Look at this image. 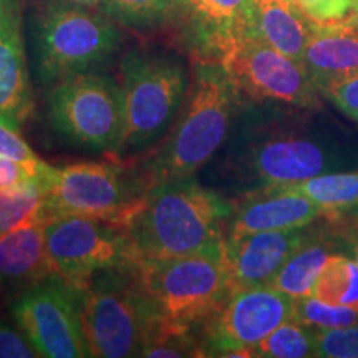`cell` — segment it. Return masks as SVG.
<instances>
[{"mask_svg":"<svg viewBox=\"0 0 358 358\" xmlns=\"http://www.w3.org/2000/svg\"><path fill=\"white\" fill-rule=\"evenodd\" d=\"M82 324L90 357H141L161 329L138 279V262L110 268L82 289Z\"/></svg>","mask_w":358,"mask_h":358,"instance_id":"5b68a950","label":"cell"},{"mask_svg":"<svg viewBox=\"0 0 358 358\" xmlns=\"http://www.w3.org/2000/svg\"><path fill=\"white\" fill-rule=\"evenodd\" d=\"M239 95L222 66L199 62L181 118L140 176L146 191L159 182L191 178L217 153Z\"/></svg>","mask_w":358,"mask_h":358,"instance_id":"3957f363","label":"cell"},{"mask_svg":"<svg viewBox=\"0 0 358 358\" xmlns=\"http://www.w3.org/2000/svg\"><path fill=\"white\" fill-rule=\"evenodd\" d=\"M43 191V216H90L118 226L127 224L140 204L146 187L141 179H129L115 163H73L64 168L48 164L38 179Z\"/></svg>","mask_w":358,"mask_h":358,"instance_id":"52a82bcc","label":"cell"},{"mask_svg":"<svg viewBox=\"0 0 358 358\" xmlns=\"http://www.w3.org/2000/svg\"><path fill=\"white\" fill-rule=\"evenodd\" d=\"M327 303L358 308V264L343 254H330L312 290Z\"/></svg>","mask_w":358,"mask_h":358,"instance_id":"603a6c76","label":"cell"},{"mask_svg":"<svg viewBox=\"0 0 358 358\" xmlns=\"http://www.w3.org/2000/svg\"><path fill=\"white\" fill-rule=\"evenodd\" d=\"M295 301L271 285L239 290L204 324V355L252 357L250 350L294 319Z\"/></svg>","mask_w":358,"mask_h":358,"instance_id":"7c38bea8","label":"cell"},{"mask_svg":"<svg viewBox=\"0 0 358 358\" xmlns=\"http://www.w3.org/2000/svg\"><path fill=\"white\" fill-rule=\"evenodd\" d=\"M138 279L159 330L192 332L232 294L224 244L187 256L140 259Z\"/></svg>","mask_w":358,"mask_h":358,"instance_id":"277c9868","label":"cell"},{"mask_svg":"<svg viewBox=\"0 0 358 358\" xmlns=\"http://www.w3.org/2000/svg\"><path fill=\"white\" fill-rule=\"evenodd\" d=\"M355 211H357V213H355V219H357V222H358V208L355 209Z\"/></svg>","mask_w":358,"mask_h":358,"instance_id":"8d00e7d4","label":"cell"},{"mask_svg":"<svg viewBox=\"0 0 358 358\" xmlns=\"http://www.w3.org/2000/svg\"><path fill=\"white\" fill-rule=\"evenodd\" d=\"M0 156H6L22 164L35 181H38L47 171L48 164L34 153L17 129L0 123Z\"/></svg>","mask_w":358,"mask_h":358,"instance_id":"f1b7e54d","label":"cell"},{"mask_svg":"<svg viewBox=\"0 0 358 358\" xmlns=\"http://www.w3.org/2000/svg\"><path fill=\"white\" fill-rule=\"evenodd\" d=\"M48 118L62 136L90 150L116 153L123 136L120 83L93 71L60 80L48 95Z\"/></svg>","mask_w":358,"mask_h":358,"instance_id":"ba28073f","label":"cell"},{"mask_svg":"<svg viewBox=\"0 0 358 358\" xmlns=\"http://www.w3.org/2000/svg\"><path fill=\"white\" fill-rule=\"evenodd\" d=\"M350 24H353L358 29V0H353V10H352V15H350Z\"/></svg>","mask_w":358,"mask_h":358,"instance_id":"d590c367","label":"cell"},{"mask_svg":"<svg viewBox=\"0 0 358 358\" xmlns=\"http://www.w3.org/2000/svg\"><path fill=\"white\" fill-rule=\"evenodd\" d=\"M303 65L317 88L327 80L358 73V29L350 22L310 24Z\"/></svg>","mask_w":358,"mask_h":358,"instance_id":"d6986e66","label":"cell"},{"mask_svg":"<svg viewBox=\"0 0 358 358\" xmlns=\"http://www.w3.org/2000/svg\"><path fill=\"white\" fill-rule=\"evenodd\" d=\"M280 189L299 192L320 206L325 214H343L358 208V171L324 173L307 181L280 185Z\"/></svg>","mask_w":358,"mask_h":358,"instance_id":"7402d4cb","label":"cell"},{"mask_svg":"<svg viewBox=\"0 0 358 358\" xmlns=\"http://www.w3.org/2000/svg\"><path fill=\"white\" fill-rule=\"evenodd\" d=\"M70 2L78 3V6H83V7L95 8V7H100V3L103 2V0H70Z\"/></svg>","mask_w":358,"mask_h":358,"instance_id":"e575fe53","label":"cell"},{"mask_svg":"<svg viewBox=\"0 0 358 358\" xmlns=\"http://www.w3.org/2000/svg\"><path fill=\"white\" fill-rule=\"evenodd\" d=\"M123 136L115 155L138 151L166 131L187 95V69L171 52L131 50L120 64Z\"/></svg>","mask_w":358,"mask_h":358,"instance_id":"8992f818","label":"cell"},{"mask_svg":"<svg viewBox=\"0 0 358 358\" xmlns=\"http://www.w3.org/2000/svg\"><path fill=\"white\" fill-rule=\"evenodd\" d=\"M169 24L191 55L209 64L259 34L256 0H176Z\"/></svg>","mask_w":358,"mask_h":358,"instance_id":"4fadbf2b","label":"cell"},{"mask_svg":"<svg viewBox=\"0 0 358 358\" xmlns=\"http://www.w3.org/2000/svg\"><path fill=\"white\" fill-rule=\"evenodd\" d=\"M40 357L27 335L17 327L0 320V358H34Z\"/></svg>","mask_w":358,"mask_h":358,"instance_id":"1f68e13d","label":"cell"},{"mask_svg":"<svg viewBox=\"0 0 358 358\" xmlns=\"http://www.w3.org/2000/svg\"><path fill=\"white\" fill-rule=\"evenodd\" d=\"M308 236L307 227H301L226 237L224 259L229 272L231 292L271 285L277 272Z\"/></svg>","mask_w":358,"mask_h":358,"instance_id":"5bb4252c","label":"cell"},{"mask_svg":"<svg viewBox=\"0 0 358 358\" xmlns=\"http://www.w3.org/2000/svg\"><path fill=\"white\" fill-rule=\"evenodd\" d=\"M332 243L310 232L297 250L287 259V262L277 272L271 287L284 292L294 301L312 295L313 285L319 279L327 259L332 252Z\"/></svg>","mask_w":358,"mask_h":358,"instance_id":"44dd1931","label":"cell"},{"mask_svg":"<svg viewBox=\"0 0 358 358\" xmlns=\"http://www.w3.org/2000/svg\"><path fill=\"white\" fill-rule=\"evenodd\" d=\"M43 214V191L38 181L0 192V236Z\"/></svg>","mask_w":358,"mask_h":358,"instance_id":"484cf974","label":"cell"},{"mask_svg":"<svg viewBox=\"0 0 358 358\" xmlns=\"http://www.w3.org/2000/svg\"><path fill=\"white\" fill-rule=\"evenodd\" d=\"M232 83L257 101H277L297 108L320 106V92L306 65L268 45L261 35L241 40L217 62Z\"/></svg>","mask_w":358,"mask_h":358,"instance_id":"8fae6325","label":"cell"},{"mask_svg":"<svg viewBox=\"0 0 358 358\" xmlns=\"http://www.w3.org/2000/svg\"><path fill=\"white\" fill-rule=\"evenodd\" d=\"M248 166L264 186L294 185L330 173L325 150L302 136H274L249 151Z\"/></svg>","mask_w":358,"mask_h":358,"instance_id":"e0dca14e","label":"cell"},{"mask_svg":"<svg viewBox=\"0 0 358 358\" xmlns=\"http://www.w3.org/2000/svg\"><path fill=\"white\" fill-rule=\"evenodd\" d=\"M32 110L19 0H0V123L20 131Z\"/></svg>","mask_w":358,"mask_h":358,"instance_id":"9a60e30c","label":"cell"},{"mask_svg":"<svg viewBox=\"0 0 358 358\" xmlns=\"http://www.w3.org/2000/svg\"><path fill=\"white\" fill-rule=\"evenodd\" d=\"M313 357L358 358V324L342 329L313 330Z\"/></svg>","mask_w":358,"mask_h":358,"instance_id":"83f0119b","label":"cell"},{"mask_svg":"<svg viewBox=\"0 0 358 358\" xmlns=\"http://www.w3.org/2000/svg\"><path fill=\"white\" fill-rule=\"evenodd\" d=\"M176 0H103L100 10L118 25L133 30H153L173 19Z\"/></svg>","mask_w":358,"mask_h":358,"instance_id":"cb8c5ba5","label":"cell"},{"mask_svg":"<svg viewBox=\"0 0 358 358\" xmlns=\"http://www.w3.org/2000/svg\"><path fill=\"white\" fill-rule=\"evenodd\" d=\"M232 206L191 178L159 182L146 191L124 229L140 259L187 256L219 248Z\"/></svg>","mask_w":358,"mask_h":358,"instance_id":"6da1fadb","label":"cell"},{"mask_svg":"<svg viewBox=\"0 0 358 358\" xmlns=\"http://www.w3.org/2000/svg\"><path fill=\"white\" fill-rule=\"evenodd\" d=\"M45 244L53 274L78 289L101 272L140 262L127 229L98 217H47Z\"/></svg>","mask_w":358,"mask_h":358,"instance_id":"9c48e42d","label":"cell"},{"mask_svg":"<svg viewBox=\"0 0 358 358\" xmlns=\"http://www.w3.org/2000/svg\"><path fill=\"white\" fill-rule=\"evenodd\" d=\"M27 35L35 73L43 85L96 70L122 47L113 19L70 0L34 2Z\"/></svg>","mask_w":358,"mask_h":358,"instance_id":"7a4b0ae2","label":"cell"},{"mask_svg":"<svg viewBox=\"0 0 358 358\" xmlns=\"http://www.w3.org/2000/svg\"><path fill=\"white\" fill-rule=\"evenodd\" d=\"M307 19L317 24H338L350 20L353 0H294Z\"/></svg>","mask_w":358,"mask_h":358,"instance_id":"4dcf8cb0","label":"cell"},{"mask_svg":"<svg viewBox=\"0 0 358 358\" xmlns=\"http://www.w3.org/2000/svg\"><path fill=\"white\" fill-rule=\"evenodd\" d=\"M294 320L313 330L342 329V327L358 324V308L332 306L313 295H308V297L295 301Z\"/></svg>","mask_w":358,"mask_h":358,"instance_id":"4316f807","label":"cell"},{"mask_svg":"<svg viewBox=\"0 0 358 358\" xmlns=\"http://www.w3.org/2000/svg\"><path fill=\"white\" fill-rule=\"evenodd\" d=\"M45 222L38 216L0 236V290L19 297L52 275L45 244Z\"/></svg>","mask_w":358,"mask_h":358,"instance_id":"ac0fdd59","label":"cell"},{"mask_svg":"<svg viewBox=\"0 0 358 358\" xmlns=\"http://www.w3.org/2000/svg\"><path fill=\"white\" fill-rule=\"evenodd\" d=\"M320 216H324L320 206L306 196L277 186H264L262 189L245 196L236 208L232 206L226 237L301 229L310 226Z\"/></svg>","mask_w":358,"mask_h":358,"instance_id":"2e32d148","label":"cell"},{"mask_svg":"<svg viewBox=\"0 0 358 358\" xmlns=\"http://www.w3.org/2000/svg\"><path fill=\"white\" fill-rule=\"evenodd\" d=\"M319 92L343 115L358 123V73L327 80L319 85Z\"/></svg>","mask_w":358,"mask_h":358,"instance_id":"f546056e","label":"cell"},{"mask_svg":"<svg viewBox=\"0 0 358 358\" xmlns=\"http://www.w3.org/2000/svg\"><path fill=\"white\" fill-rule=\"evenodd\" d=\"M29 181H34V178L22 164L6 156H0V192L15 189Z\"/></svg>","mask_w":358,"mask_h":358,"instance_id":"d6a6232c","label":"cell"},{"mask_svg":"<svg viewBox=\"0 0 358 358\" xmlns=\"http://www.w3.org/2000/svg\"><path fill=\"white\" fill-rule=\"evenodd\" d=\"M348 249H350L352 257L355 259L358 264V234H353L350 237V241H348Z\"/></svg>","mask_w":358,"mask_h":358,"instance_id":"836d02e7","label":"cell"},{"mask_svg":"<svg viewBox=\"0 0 358 358\" xmlns=\"http://www.w3.org/2000/svg\"><path fill=\"white\" fill-rule=\"evenodd\" d=\"M261 37L277 50L303 64L312 20L294 0H256Z\"/></svg>","mask_w":358,"mask_h":358,"instance_id":"ffe728a7","label":"cell"},{"mask_svg":"<svg viewBox=\"0 0 358 358\" xmlns=\"http://www.w3.org/2000/svg\"><path fill=\"white\" fill-rule=\"evenodd\" d=\"M313 329L290 319L252 347L250 355L261 358H306L313 357Z\"/></svg>","mask_w":358,"mask_h":358,"instance_id":"d4e9b609","label":"cell"},{"mask_svg":"<svg viewBox=\"0 0 358 358\" xmlns=\"http://www.w3.org/2000/svg\"><path fill=\"white\" fill-rule=\"evenodd\" d=\"M12 313L40 357H90L82 324V289L60 275L45 277L20 294Z\"/></svg>","mask_w":358,"mask_h":358,"instance_id":"30bf717a","label":"cell"}]
</instances>
